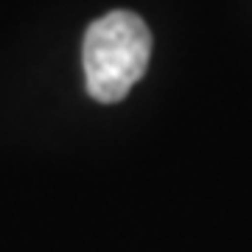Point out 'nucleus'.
Instances as JSON below:
<instances>
[{
  "instance_id": "nucleus-1",
  "label": "nucleus",
  "mask_w": 252,
  "mask_h": 252,
  "mask_svg": "<svg viewBox=\"0 0 252 252\" xmlns=\"http://www.w3.org/2000/svg\"><path fill=\"white\" fill-rule=\"evenodd\" d=\"M87 93L101 104H115L143 79L152 56V34L132 11H109L84 34Z\"/></svg>"
}]
</instances>
